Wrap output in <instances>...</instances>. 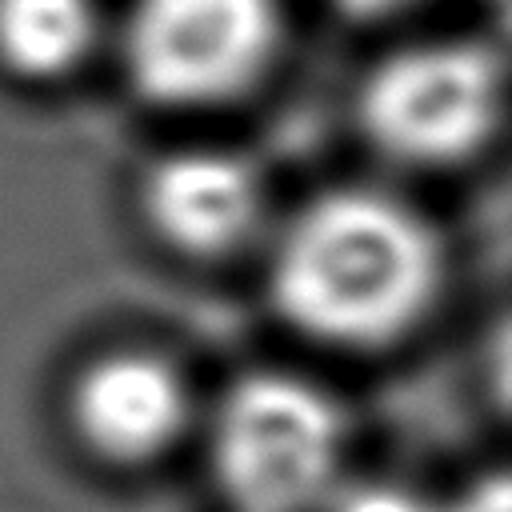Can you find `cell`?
<instances>
[{
	"mask_svg": "<svg viewBox=\"0 0 512 512\" xmlns=\"http://www.w3.org/2000/svg\"><path fill=\"white\" fill-rule=\"evenodd\" d=\"M280 36L276 0H136L124 68L156 108H216L268 76Z\"/></svg>",
	"mask_w": 512,
	"mask_h": 512,
	"instance_id": "3",
	"label": "cell"
},
{
	"mask_svg": "<svg viewBox=\"0 0 512 512\" xmlns=\"http://www.w3.org/2000/svg\"><path fill=\"white\" fill-rule=\"evenodd\" d=\"M504 104L500 56L472 40H432L372 68L360 88L368 140L404 164L444 168L476 156Z\"/></svg>",
	"mask_w": 512,
	"mask_h": 512,
	"instance_id": "4",
	"label": "cell"
},
{
	"mask_svg": "<svg viewBox=\"0 0 512 512\" xmlns=\"http://www.w3.org/2000/svg\"><path fill=\"white\" fill-rule=\"evenodd\" d=\"M444 244L400 196L336 188L312 196L276 236L268 292L276 312L332 348H384L440 300Z\"/></svg>",
	"mask_w": 512,
	"mask_h": 512,
	"instance_id": "1",
	"label": "cell"
},
{
	"mask_svg": "<svg viewBox=\"0 0 512 512\" xmlns=\"http://www.w3.org/2000/svg\"><path fill=\"white\" fill-rule=\"evenodd\" d=\"M328 504H332V512H440L416 488L388 484V480L336 484V492L328 496Z\"/></svg>",
	"mask_w": 512,
	"mask_h": 512,
	"instance_id": "8",
	"label": "cell"
},
{
	"mask_svg": "<svg viewBox=\"0 0 512 512\" xmlns=\"http://www.w3.org/2000/svg\"><path fill=\"white\" fill-rule=\"evenodd\" d=\"M80 440L108 464L164 460L192 420V392L156 352H108L92 360L68 396Z\"/></svg>",
	"mask_w": 512,
	"mask_h": 512,
	"instance_id": "5",
	"label": "cell"
},
{
	"mask_svg": "<svg viewBox=\"0 0 512 512\" xmlns=\"http://www.w3.org/2000/svg\"><path fill=\"white\" fill-rule=\"evenodd\" d=\"M92 0H0V64L20 80L72 76L96 48Z\"/></svg>",
	"mask_w": 512,
	"mask_h": 512,
	"instance_id": "7",
	"label": "cell"
},
{
	"mask_svg": "<svg viewBox=\"0 0 512 512\" xmlns=\"http://www.w3.org/2000/svg\"><path fill=\"white\" fill-rule=\"evenodd\" d=\"M352 12H392L396 4H404V0H344Z\"/></svg>",
	"mask_w": 512,
	"mask_h": 512,
	"instance_id": "10",
	"label": "cell"
},
{
	"mask_svg": "<svg viewBox=\"0 0 512 512\" xmlns=\"http://www.w3.org/2000/svg\"><path fill=\"white\" fill-rule=\"evenodd\" d=\"M152 232L196 260L228 256L264 216V180L252 160L220 148H184L156 160L140 188Z\"/></svg>",
	"mask_w": 512,
	"mask_h": 512,
	"instance_id": "6",
	"label": "cell"
},
{
	"mask_svg": "<svg viewBox=\"0 0 512 512\" xmlns=\"http://www.w3.org/2000/svg\"><path fill=\"white\" fill-rule=\"evenodd\" d=\"M344 464L336 400L288 372L236 380L212 420V472L236 512H312Z\"/></svg>",
	"mask_w": 512,
	"mask_h": 512,
	"instance_id": "2",
	"label": "cell"
},
{
	"mask_svg": "<svg viewBox=\"0 0 512 512\" xmlns=\"http://www.w3.org/2000/svg\"><path fill=\"white\" fill-rule=\"evenodd\" d=\"M448 512H508V484L504 476L480 480L472 492H464Z\"/></svg>",
	"mask_w": 512,
	"mask_h": 512,
	"instance_id": "9",
	"label": "cell"
}]
</instances>
